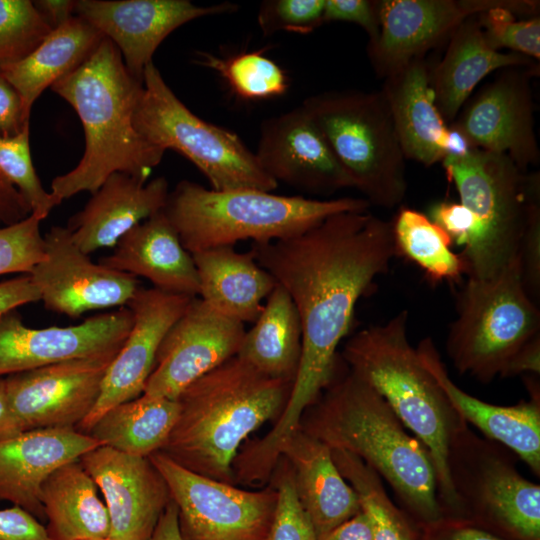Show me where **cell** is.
<instances>
[{
    "instance_id": "6da1fadb",
    "label": "cell",
    "mask_w": 540,
    "mask_h": 540,
    "mask_svg": "<svg viewBox=\"0 0 540 540\" xmlns=\"http://www.w3.org/2000/svg\"><path fill=\"white\" fill-rule=\"evenodd\" d=\"M250 250L288 293L302 326L300 363L285 408L254 442L257 454L273 461L335 376L337 349L351 328L356 304L389 270L397 251L392 221L368 209L331 215L297 235L253 243Z\"/></svg>"
},
{
    "instance_id": "7a4b0ae2",
    "label": "cell",
    "mask_w": 540,
    "mask_h": 540,
    "mask_svg": "<svg viewBox=\"0 0 540 540\" xmlns=\"http://www.w3.org/2000/svg\"><path fill=\"white\" fill-rule=\"evenodd\" d=\"M339 367L303 414L299 429L331 450L350 453L370 466L392 488L399 506L420 525L442 518L429 451L405 430L371 385L346 364L345 371Z\"/></svg>"
},
{
    "instance_id": "3957f363",
    "label": "cell",
    "mask_w": 540,
    "mask_h": 540,
    "mask_svg": "<svg viewBox=\"0 0 540 540\" xmlns=\"http://www.w3.org/2000/svg\"><path fill=\"white\" fill-rule=\"evenodd\" d=\"M50 88L73 107L85 136L78 165L51 182L50 192L60 202L80 192L95 193L116 172L149 179L165 152L136 131L133 115L143 81L128 71L108 38Z\"/></svg>"
},
{
    "instance_id": "277c9868",
    "label": "cell",
    "mask_w": 540,
    "mask_h": 540,
    "mask_svg": "<svg viewBox=\"0 0 540 540\" xmlns=\"http://www.w3.org/2000/svg\"><path fill=\"white\" fill-rule=\"evenodd\" d=\"M292 385L237 355L228 359L178 396L177 420L160 452L193 473L236 485L233 463L241 446L278 419Z\"/></svg>"
},
{
    "instance_id": "5b68a950",
    "label": "cell",
    "mask_w": 540,
    "mask_h": 540,
    "mask_svg": "<svg viewBox=\"0 0 540 540\" xmlns=\"http://www.w3.org/2000/svg\"><path fill=\"white\" fill-rule=\"evenodd\" d=\"M408 312L351 336L341 359L389 404L432 458L438 500L444 516L461 517L453 491L447 455L454 434L467 423L454 410L434 377L423 366L407 335Z\"/></svg>"
},
{
    "instance_id": "8992f818",
    "label": "cell",
    "mask_w": 540,
    "mask_h": 540,
    "mask_svg": "<svg viewBox=\"0 0 540 540\" xmlns=\"http://www.w3.org/2000/svg\"><path fill=\"white\" fill-rule=\"evenodd\" d=\"M370 206L363 197L315 199L250 189L218 191L182 180L169 192L163 212L183 247L193 254L244 240L285 239L331 215Z\"/></svg>"
},
{
    "instance_id": "52a82bcc",
    "label": "cell",
    "mask_w": 540,
    "mask_h": 540,
    "mask_svg": "<svg viewBox=\"0 0 540 540\" xmlns=\"http://www.w3.org/2000/svg\"><path fill=\"white\" fill-rule=\"evenodd\" d=\"M353 188L370 205L393 208L407 192L405 156L382 90L327 91L302 102Z\"/></svg>"
},
{
    "instance_id": "ba28073f",
    "label": "cell",
    "mask_w": 540,
    "mask_h": 540,
    "mask_svg": "<svg viewBox=\"0 0 540 540\" xmlns=\"http://www.w3.org/2000/svg\"><path fill=\"white\" fill-rule=\"evenodd\" d=\"M540 336V310L528 295L518 258L489 279L467 278L446 353L460 374L481 383L502 377L516 354Z\"/></svg>"
},
{
    "instance_id": "9c48e42d",
    "label": "cell",
    "mask_w": 540,
    "mask_h": 540,
    "mask_svg": "<svg viewBox=\"0 0 540 540\" xmlns=\"http://www.w3.org/2000/svg\"><path fill=\"white\" fill-rule=\"evenodd\" d=\"M459 202L477 217L481 233L464 260L467 278L489 279L518 258L529 200L540 192L539 173L528 174L508 156L473 148L441 161Z\"/></svg>"
},
{
    "instance_id": "30bf717a",
    "label": "cell",
    "mask_w": 540,
    "mask_h": 540,
    "mask_svg": "<svg viewBox=\"0 0 540 540\" xmlns=\"http://www.w3.org/2000/svg\"><path fill=\"white\" fill-rule=\"evenodd\" d=\"M136 131L152 146L175 150L207 178L211 189L272 192L278 183L259 165L240 137L191 112L153 62L143 74V92L133 115Z\"/></svg>"
},
{
    "instance_id": "8fae6325",
    "label": "cell",
    "mask_w": 540,
    "mask_h": 540,
    "mask_svg": "<svg viewBox=\"0 0 540 540\" xmlns=\"http://www.w3.org/2000/svg\"><path fill=\"white\" fill-rule=\"evenodd\" d=\"M517 459L467 424L449 444L450 482L461 518L506 540H540V486L521 475Z\"/></svg>"
},
{
    "instance_id": "7c38bea8",
    "label": "cell",
    "mask_w": 540,
    "mask_h": 540,
    "mask_svg": "<svg viewBox=\"0 0 540 540\" xmlns=\"http://www.w3.org/2000/svg\"><path fill=\"white\" fill-rule=\"evenodd\" d=\"M183 540H267L277 503L274 484L247 490L193 473L157 451Z\"/></svg>"
},
{
    "instance_id": "4fadbf2b",
    "label": "cell",
    "mask_w": 540,
    "mask_h": 540,
    "mask_svg": "<svg viewBox=\"0 0 540 540\" xmlns=\"http://www.w3.org/2000/svg\"><path fill=\"white\" fill-rule=\"evenodd\" d=\"M119 350L6 376L10 409L20 430L76 429L96 405Z\"/></svg>"
},
{
    "instance_id": "5bb4252c",
    "label": "cell",
    "mask_w": 540,
    "mask_h": 540,
    "mask_svg": "<svg viewBox=\"0 0 540 540\" xmlns=\"http://www.w3.org/2000/svg\"><path fill=\"white\" fill-rule=\"evenodd\" d=\"M44 244L45 258L27 275L50 311L77 318L88 311L125 307L140 287L137 277L92 262L67 227L52 226Z\"/></svg>"
},
{
    "instance_id": "9a60e30c",
    "label": "cell",
    "mask_w": 540,
    "mask_h": 540,
    "mask_svg": "<svg viewBox=\"0 0 540 540\" xmlns=\"http://www.w3.org/2000/svg\"><path fill=\"white\" fill-rule=\"evenodd\" d=\"M245 332V324L193 298L164 336L142 395L177 399L195 380L236 356Z\"/></svg>"
},
{
    "instance_id": "2e32d148",
    "label": "cell",
    "mask_w": 540,
    "mask_h": 540,
    "mask_svg": "<svg viewBox=\"0 0 540 540\" xmlns=\"http://www.w3.org/2000/svg\"><path fill=\"white\" fill-rule=\"evenodd\" d=\"M130 309L92 316L67 327H27L17 310L0 316V377L119 350L132 326Z\"/></svg>"
},
{
    "instance_id": "e0dca14e",
    "label": "cell",
    "mask_w": 540,
    "mask_h": 540,
    "mask_svg": "<svg viewBox=\"0 0 540 540\" xmlns=\"http://www.w3.org/2000/svg\"><path fill=\"white\" fill-rule=\"evenodd\" d=\"M535 68H506L452 122L474 148L504 154L524 171L540 160L529 83Z\"/></svg>"
},
{
    "instance_id": "ac0fdd59",
    "label": "cell",
    "mask_w": 540,
    "mask_h": 540,
    "mask_svg": "<svg viewBox=\"0 0 540 540\" xmlns=\"http://www.w3.org/2000/svg\"><path fill=\"white\" fill-rule=\"evenodd\" d=\"M238 9L230 2L198 6L189 0H77L75 14L108 38L128 71L143 81L145 67L170 33L194 19Z\"/></svg>"
},
{
    "instance_id": "d6986e66",
    "label": "cell",
    "mask_w": 540,
    "mask_h": 540,
    "mask_svg": "<svg viewBox=\"0 0 540 540\" xmlns=\"http://www.w3.org/2000/svg\"><path fill=\"white\" fill-rule=\"evenodd\" d=\"M193 298L153 287L137 289L127 304L133 318L130 332L107 369L96 405L77 431L87 434L106 411L143 394L164 336Z\"/></svg>"
},
{
    "instance_id": "ffe728a7",
    "label": "cell",
    "mask_w": 540,
    "mask_h": 540,
    "mask_svg": "<svg viewBox=\"0 0 540 540\" xmlns=\"http://www.w3.org/2000/svg\"><path fill=\"white\" fill-rule=\"evenodd\" d=\"M81 465L103 494L111 540H150L171 501L168 485L149 457L98 446Z\"/></svg>"
},
{
    "instance_id": "44dd1931",
    "label": "cell",
    "mask_w": 540,
    "mask_h": 540,
    "mask_svg": "<svg viewBox=\"0 0 540 540\" xmlns=\"http://www.w3.org/2000/svg\"><path fill=\"white\" fill-rule=\"evenodd\" d=\"M254 153L261 168L278 184L313 195L353 188L350 177L302 105L265 119Z\"/></svg>"
},
{
    "instance_id": "7402d4cb",
    "label": "cell",
    "mask_w": 540,
    "mask_h": 540,
    "mask_svg": "<svg viewBox=\"0 0 540 540\" xmlns=\"http://www.w3.org/2000/svg\"><path fill=\"white\" fill-rule=\"evenodd\" d=\"M509 0L377 1L379 34L367 54L379 77L387 78L438 44L467 18Z\"/></svg>"
},
{
    "instance_id": "603a6c76",
    "label": "cell",
    "mask_w": 540,
    "mask_h": 540,
    "mask_svg": "<svg viewBox=\"0 0 540 540\" xmlns=\"http://www.w3.org/2000/svg\"><path fill=\"white\" fill-rule=\"evenodd\" d=\"M101 446L76 429H35L0 439V500L45 518L41 490L60 466Z\"/></svg>"
},
{
    "instance_id": "cb8c5ba5",
    "label": "cell",
    "mask_w": 540,
    "mask_h": 540,
    "mask_svg": "<svg viewBox=\"0 0 540 540\" xmlns=\"http://www.w3.org/2000/svg\"><path fill=\"white\" fill-rule=\"evenodd\" d=\"M423 366L434 377L454 410L468 424L478 428L485 438L497 442L531 471L540 475V392L535 382H527L529 401L512 406L484 402L460 389L450 378L431 338L423 339L416 348Z\"/></svg>"
},
{
    "instance_id": "d4e9b609",
    "label": "cell",
    "mask_w": 540,
    "mask_h": 540,
    "mask_svg": "<svg viewBox=\"0 0 540 540\" xmlns=\"http://www.w3.org/2000/svg\"><path fill=\"white\" fill-rule=\"evenodd\" d=\"M164 177L143 180L126 173L111 174L72 215L67 228L87 255L117 242L133 227L163 210L169 194Z\"/></svg>"
},
{
    "instance_id": "484cf974",
    "label": "cell",
    "mask_w": 540,
    "mask_h": 540,
    "mask_svg": "<svg viewBox=\"0 0 540 540\" xmlns=\"http://www.w3.org/2000/svg\"><path fill=\"white\" fill-rule=\"evenodd\" d=\"M99 264L143 277L153 288L198 297L199 280L192 255L183 247L163 210L128 231Z\"/></svg>"
},
{
    "instance_id": "4316f807",
    "label": "cell",
    "mask_w": 540,
    "mask_h": 540,
    "mask_svg": "<svg viewBox=\"0 0 540 540\" xmlns=\"http://www.w3.org/2000/svg\"><path fill=\"white\" fill-rule=\"evenodd\" d=\"M298 500L317 539L361 511L358 496L338 470L331 449L298 429L283 444Z\"/></svg>"
},
{
    "instance_id": "83f0119b",
    "label": "cell",
    "mask_w": 540,
    "mask_h": 540,
    "mask_svg": "<svg viewBox=\"0 0 540 540\" xmlns=\"http://www.w3.org/2000/svg\"><path fill=\"white\" fill-rule=\"evenodd\" d=\"M406 159L424 166L445 156L448 125L435 103L430 69L423 57L410 61L385 78L381 89Z\"/></svg>"
},
{
    "instance_id": "f1b7e54d",
    "label": "cell",
    "mask_w": 540,
    "mask_h": 540,
    "mask_svg": "<svg viewBox=\"0 0 540 540\" xmlns=\"http://www.w3.org/2000/svg\"><path fill=\"white\" fill-rule=\"evenodd\" d=\"M441 62L430 70L435 103L447 123L455 121L476 86L490 73L511 67H532L534 60L490 46L478 15L464 20L450 35Z\"/></svg>"
},
{
    "instance_id": "f546056e",
    "label": "cell",
    "mask_w": 540,
    "mask_h": 540,
    "mask_svg": "<svg viewBox=\"0 0 540 540\" xmlns=\"http://www.w3.org/2000/svg\"><path fill=\"white\" fill-rule=\"evenodd\" d=\"M199 280V298L243 324L254 322L277 285L252 251L220 246L191 254Z\"/></svg>"
},
{
    "instance_id": "4dcf8cb0",
    "label": "cell",
    "mask_w": 540,
    "mask_h": 540,
    "mask_svg": "<svg viewBox=\"0 0 540 540\" xmlns=\"http://www.w3.org/2000/svg\"><path fill=\"white\" fill-rule=\"evenodd\" d=\"M103 39L99 30L75 15L52 30L30 54L0 65V73L19 94L28 118L42 92L84 62Z\"/></svg>"
},
{
    "instance_id": "1f68e13d",
    "label": "cell",
    "mask_w": 540,
    "mask_h": 540,
    "mask_svg": "<svg viewBox=\"0 0 540 540\" xmlns=\"http://www.w3.org/2000/svg\"><path fill=\"white\" fill-rule=\"evenodd\" d=\"M97 488L79 460L60 466L46 479L40 499L51 540L109 538L110 518Z\"/></svg>"
},
{
    "instance_id": "d6a6232c",
    "label": "cell",
    "mask_w": 540,
    "mask_h": 540,
    "mask_svg": "<svg viewBox=\"0 0 540 540\" xmlns=\"http://www.w3.org/2000/svg\"><path fill=\"white\" fill-rule=\"evenodd\" d=\"M302 353V326L288 293L276 285L253 326L245 332L238 357L262 374L294 382Z\"/></svg>"
},
{
    "instance_id": "836d02e7",
    "label": "cell",
    "mask_w": 540,
    "mask_h": 540,
    "mask_svg": "<svg viewBox=\"0 0 540 540\" xmlns=\"http://www.w3.org/2000/svg\"><path fill=\"white\" fill-rule=\"evenodd\" d=\"M178 412L177 399L141 395L106 411L87 435L117 451L149 457L165 444Z\"/></svg>"
},
{
    "instance_id": "e575fe53",
    "label": "cell",
    "mask_w": 540,
    "mask_h": 540,
    "mask_svg": "<svg viewBox=\"0 0 540 540\" xmlns=\"http://www.w3.org/2000/svg\"><path fill=\"white\" fill-rule=\"evenodd\" d=\"M397 253L413 261L431 281H459L466 272L463 258L452 251L448 234L424 213L401 208L392 220Z\"/></svg>"
},
{
    "instance_id": "d590c367",
    "label": "cell",
    "mask_w": 540,
    "mask_h": 540,
    "mask_svg": "<svg viewBox=\"0 0 540 540\" xmlns=\"http://www.w3.org/2000/svg\"><path fill=\"white\" fill-rule=\"evenodd\" d=\"M333 460L356 492L361 510L368 516L374 540H423V528L394 503L381 477L358 457L331 450Z\"/></svg>"
},
{
    "instance_id": "8d00e7d4",
    "label": "cell",
    "mask_w": 540,
    "mask_h": 540,
    "mask_svg": "<svg viewBox=\"0 0 540 540\" xmlns=\"http://www.w3.org/2000/svg\"><path fill=\"white\" fill-rule=\"evenodd\" d=\"M197 63L216 71L231 90L245 100H260L284 94L289 86L286 72L262 50L220 58L197 53Z\"/></svg>"
},
{
    "instance_id": "74e56055",
    "label": "cell",
    "mask_w": 540,
    "mask_h": 540,
    "mask_svg": "<svg viewBox=\"0 0 540 540\" xmlns=\"http://www.w3.org/2000/svg\"><path fill=\"white\" fill-rule=\"evenodd\" d=\"M539 1L509 0L506 5L496 6L478 15L485 38L496 50L540 59Z\"/></svg>"
},
{
    "instance_id": "f35d334b",
    "label": "cell",
    "mask_w": 540,
    "mask_h": 540,
    "mask_svg": "<svg viewBox=\"0 0 540 540\" xmlns=\"http://www.w3.org/2000/svg\"><path fill=\"white\" fill-rule=\"evenodd\" d=\"M29 126L11 137L0 136V173L19 191L31 214L44 220L60 202L46 191L34 168Z\"/></svg>"
},
{
    "instance_id": "ab89813d",
    "label": "cell",
    "mask_w": 540,
    "mask_h": 540,
    "mask_svg": "<svg viewBox=\"0 0 540 540\" xmlns=\"http://www.w3.org/2000/svg\"><path fill=\"white\" fill-rule=\"evenodd\" d=\"M52 30L30 0H0V65L30 54Z\"/></svg>"
},
{
    "instance_id": "60d3db41",
    "label": "cell",
    "mask_w": 540,
    "mask_h": 540,
    "mask_svg": "<svg viewBox=\"0 0 540 540\" xmlns=\"http://www.w3.org/2000/svg\"><path fill=\"white\" fill-rule=\"evenodd\" d=\"M273 482L277 503L267 540H317L314 528L302 508L294 486L292 469L283 457Z\"/></svg>"
},
{
    "instance_id": "b9f144b4",
    "label": "cell",
    "mask_w": 540,
    "mask_h": 540,
    "mask_svg": "<svg viewBox=\"0 0 540 540\" xmlns=\"http://www.w3.org/2000/svg\"><path fill=\"white\" fill-rule=\"evenodd\" d=\"M39 220L30 214L11 225H0V275L29 274L45 258Z\"/></svg>"
},
{
    "instance_id": "7bdbcfd3",
    "label": "cell",
    "mask_w": 540,
    "mask_h": 540,
    "mask_svg": "<svg viewBox=\"0 0 540 540\" xmlns=\"http://www.w3.org/2000/svg\"><path fill=\"white\" fill-rule=\"evenodd\" d=\"M325 0H265L257 22L264 36L280 31L307 34L323 24Z\"/></svg>"
},
{
    "instance_id": "ee69618b",
    "label": "cell",
    "mask_w": 540,
    "mask_h": 540,
    "mask_svg": "<svg viewBox=\"0 0 540 540\" xmlns=\"http://www.w3.org/2000/svg\"><path fill=\"white\" fill-rule=\"evenodd\" d=\"M518 260L528 295L536 302L540 296V192L529 200L526 226L521 238Z\"/></svg>"
},
{
    "instance_id": "f6af8a7d",
    "label": "cell",
    "mask_w": 540,
    "mask_h": 540,
    "mask_svg": "<svg viewBox=\"0 0 540 540\" xmlns=\"http://www.w3.org/2000/svg\"><path fill=\"white\" fill-rule=\"evenodd\" d=\"M428 217L448 234L453 243L463 247L462 253L470 251L479 240L481 228L478 219L460 202L439 201L430 207Z\"/></svg>"
},
{
    "instance_id": "bcb514c9",
    "label": "cell",
    "mask_w": 540,
    "mask_h": 540,
    "mask_svg": "<svg viewBox=\"0 0 540 540\" xmlns=\"http://www.w3.org/2000/svg\"><path fill=\"white\" fill-rule=\"evenodd\" d=\"M341 21L362 27L374 41L379 34L377 1L370 0H325L323 23Z\"/></svg>"
},
{
    "instance_id": "7dc6e473",
    "label": "cell",
    "mask_w": 540,
    "mask_h": 540,
    "mask_svg": "<svg viewBox=\"0 0 540 540\" xmlns=\"http://www.w3.org/2000/svg\"><path fill=\"white\" fill-rule=\"evenodd\" d=\"M0 540H51L46 527L19 506L0 509Z\"/></svg>"
},
{
    "instance_id": "c3c4849f",
    "label": "cell",
    "mask_w": 540,
    "mask_h": 540,
    "mask_svg": "<svg viewBox=\"0 0 540 540\" xmlns=\"http://www.w3.org/2000/svg\"><path fill=\"white\" fill-rule=\"evenodd\" d=\"M422 528L423 540H506L461 517L443 516Z\"/></svg>"
},
{
    "instance_id": "681fc988",
    "label": "cell",
    "mask_w": 540,
    "mask_h": 540,
    "mask_svg": "<svg viewBox=\"0 0 540 540\" xmlns=\"http://www.w3.org/2000/svg\"><path fill=\"white\" fill-rule=\"evenodd\" d=\"M29 126L22 100L0 73V136L11 137Z\"/></svg>"
},
{
    "instance_id": "f907efd6",
    "label": "cell",
    "mask_w": 540,
    "mask_h": 540,
    "mask_svg": "<svg viewBox=\"0 0 540 540\" xmlns=\"http://www.w3.org/2000/svg\"><path fill=\"white\" fill-rule=\"evenodd\" d=\"M40 301V294L29 275L0 283V316L18 307Z\"/></svg>"
},
{
    "instance_id": "816d5d0a",
    "label": "cell",
    "mask_w": 540,
    "mask_h": 540,
    "mask_svg": "<svg viewBox=\"0 0 540 540\" xmlns=\"http://www.w3.org/2000/svg\"><path fill=\"white\" fill-rule=\"evenodd\" d=\"M31 214L19 191L0 173V225H11Z\"/></svg>"
},
{
    "instance_id": "f5cc1de1",
    "label": "cell",
    "mask_w": 540,
    "mask_h": 540,
    "mask_svg": "<svg viewBox=\"0 0 540 540\" xmlns=\"http://www.w3.org/2000/svg\"><path fill=\"white\" fill-rule=\"evenodd\" d=\"M317 540H374L371 522L361 510Z\"/></svg>"
},
{
    "instance_id": "db71d44e",
    "label": "cell",
    "mask_w": 540,
    "mask_h": 540,
    "mask_svg": "<svg viewBox=\"0 0 540 540\" xmlns=\"http://www.w3.org/2000/svg\"><path fill=\"white\" fill-rule=\"evenodd\" d=\"M525 373H540V336L526 344L512 359L503 373L504 377H513Z\"/></svg>"
},
{
    "instance_id": "11a10c76",
    "label": "cell",
    "mask_w": 540,
    "mask_h": 540,
    "mask_svg": "<svg viewBox=\"0 0 540 540\" xmlns=\"http://www.w3.org/2000/svg\"><path fill=\"white\" fill-rule=\"evenodd\" d=\"M33 3L51 30L60 27L75 16V0H38Z\"/></svg>"
},
{
    "instance_id": "9f6ffc18",
    "label": "cell",
    "mask_w": 540,
    "mask_h": 540,
    "mask_svg": "<svg viewBox=\"0 0 540 540\" xmlns=\"http://www.w3.org/2000/svg\"><path fill=\"white\" fill-rule=\"evenodd\" d=\"M150 540H183L179 530L177 507L172 499L160 516Z\"/></svg>"
},
{
    "instance_id": "6f0895ef",
    "label": "cell",
    "mask_w": 540,
    "mask_h": 540,
    "mask_svg": "<svg viewBox=\"0 0 540 540\" xmlns=\"http://www.w3.org/2000/svg\"><path fill=\"white\" fill-rule=\"evenodd\" d=\"M22 432L10 409L5 377H0V439Z\"/></svg>"
},
{
    "instance_id": "680465c9",
    "label": "cell",
    "mask_w": 540,
    "mask_h": 540,
    "mask_svg": "<svg viewBox=\"0 0 540 540\" xmlns=\"http://www.w3.org/2000/svg\"><path fill=\"white\" fill-rule=\"evenodd\" d=\"M93 540H111V539L106 538V539H93Z\"/></svg>"
}]
</instances>
